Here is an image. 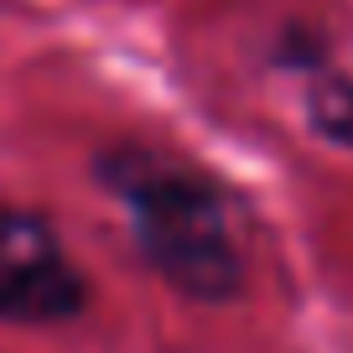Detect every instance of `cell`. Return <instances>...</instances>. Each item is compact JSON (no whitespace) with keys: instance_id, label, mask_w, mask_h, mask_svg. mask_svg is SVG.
Listing matches in <instances>:
<instances>
[{"instance_id":"3","label":"cell","mask_w":353,"mask_h":353,"mask_svg":"<svg viewBox=\"0 0 353 353\" xmlns=\"http://www.w3.org/2000/svg\"><path fill=\"white\" fill-rule=\"evenodd\" d=\"M276 63L301 73V104H307V125L338 151H353V78L322 57V42L312 32H291L276 47Z\"/></svg>"},{"instance_id":"2","label":"cell","mask_w":353,"mask_h":353,"mask_svg":"<svg viewBox=\"0 0 353 353\" xmlns=\"http://www.w3.org/2000/svg\"><path fill=\"white\" fill-rule=\"evenodd\" d=\"M94 286L73 260L63 229L37 208L0 203V322L6 327H63L83 317Z\"/></svg>"},{"instance_id":"1","label":"cell","mask_w":353,"mask_h":353,"mask_svg":"<svg viewBox=\"0 0 353 353\" xmlns=\"http://www.w3.org/2000/svg\"><path fill=\"white\" fill-rule=\"evenodd\" d=\"M94 182L130 219L135 250L172 291L188 301H234L250 281V254L234 219V198L198 161L156 145H104Z\"/></svg>"}]
</instances>
